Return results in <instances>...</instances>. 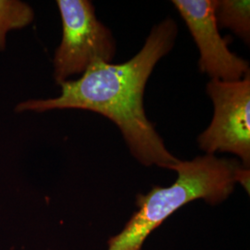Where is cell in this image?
I'll list each match as a JSON object with an SVG mask.
<instances>
[{
  "label": "cell",
  "mask_w": 250,
  "mask_h": 250,
  "mask_svg": "<svg viewBox=\"0 0 250 250\" xmlns=\"http://www.w3.org/2000/svg\"><path fill=\"white\" fill-rule=\"evenodd\" d=\"M218 27L232 30L246 43L250 40V2L249 0H215Z\"/></svg>",
  "instance_id": "obj_6"
},
{
  "label": "cell",
  "mask_w": 250,
  "mask_h": 250,
  "mask_svg": "<svg viewBox=\"0 0 250 250\" xmlns=\"http://www.w3.org/2000/svg\"><path fill=\"white\" fill-rule=\"evenodd\" d=\"M178 27L172 19L152 28L143 48L121 64L97 62L77 80L65 81L62 95L50 99H32L15 108L21 112L79 108L107 117L119 127L134 158L145 166L170 169L178 163L146 116L144 92L152 71L175 43Z\"/></svg>",
  "instance_id": "obj_1"
},
{
  "label": "cell",
  "mask_w": 250,
  "mask_h": 250,
  "mask_svg": "<svg viewBox=\"0 0 250 250\" xmlns=\"http://www.w3.org/2000/svg\"><path fill=\"white\" fill-rule=\"evenodd\" d=\"M34 19L32 8L17 0H0V50L6 45V35L12 29L27 26Z\"/></svg>",
  "instance_id": "obj_7"
},
{
  "label": "cell",
  "mask_w": 250,
  "mask_h": 250,
  "mask_svg": "<svg viewBox=\"0 0 250 250\" xmlns=\"http://www.w3.org/2000/svg\"><path fill=\"white\" fill-rule=\"evenodd\" d=\"M197 44L200 72L211 79L234 82L250 74L247 61L232 53L219 33L215 19V0H173Z\"/></svg>",
  "instance_id": "obj_5"
},
{
  "label": "cell",
  "mask_w": 250,
  "mask_h": 250,
  "mask_svg": "<svg viewBox=\"0 0 250 250\" xmlns=\"http://www.w3.org/2000/svg\"><path fill=\"white\" fill-rule=\"evenodd\" d=\"M171 170L178 173L175 183L137 196L138 210L123 231L108 240L107 250H142L146 237L180 208L197 199L219 204L232 194L237 183L250 193V168L236 160L206 154L192 161H179Z\"/></svg>",
  "instance_id": "obj_2"
},
{
  "label": "cell",
  "mask_w": 250,
  "mask_h": 250,
  "mask_svg": "<svg viewBox=\"0 0 250 250\" xmlns=\"http://www.w3.org/2000/svg\"><path fill=\"white\" fill-rule=\"evenodd\" d=\"M62 20V40L54 58V76L59 84L80 74L97 62L110 63L116 43L110 30L96 16L87 0H59Z\"/></svg>",
  "instance_id": "obj_3"
},
{
  "label": "cell",
  "mask_w": 250,
  "mask_h": 250,
  "mask_svg": "<svg viewBox=\"0 0 250 250\" xmlns=\"http://www.w3.org/2000/svg\"><path fill=\"white\" fill-rule=\"evenodd\" d=\"M207 92L214 105L213 119L197 138L199 147L208 154L229 152L250 164V76L234 82L211 79Z\"/></svg>",
  "instance_id": "obj_4"
}]
</instances>
